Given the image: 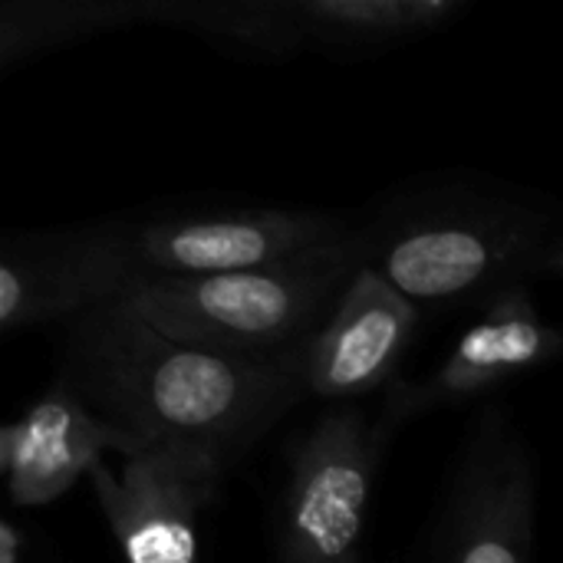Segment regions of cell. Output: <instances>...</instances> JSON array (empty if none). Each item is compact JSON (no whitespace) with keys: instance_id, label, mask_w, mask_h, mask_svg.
I'll use <instances>...</instances> for the list:
<instances>
[{"instance_id":"cell-1","label":"cell","mask_w":563,"mask_h":563,"mask_svg":"<svg viewBox=\"0 0 563 563\" xmlns=\"http://www.w3.org/2000/svg\"><path fill=\"white\" fill-rule=\"evenodd\" d=\"M59 383L142 445H198L221 459L307 396L303 350L228 356L175 343L125 300L66 327Z\"/></svg>"},{"instance_id":"cell-2","label":"cell","mask_w":563,"mask_h":563,"mask_svg":"<svg viewBox=\"0 0 563 563\" xmlns=\"http://www.w3.org/2000/svg\"><path fill=\"white\" fill-rule=\"evenodd\" d=\"M369 261V238L238 274L148 277L125 303L162 336L228 356H284L323 327L353 274Z\"/></svg>"},{"instance_id":"cell-3","label":"cell","mask_w":563,"mask_h":563,"mask_svg":"<svg viewBox=\"0 0 563 563\" xmlns=\"http://www.w3.org/2000/svg\"><path fill=\"white\" fill-rule=\"evenodd\" d=\"M544 214L511 201L442 198L389 218L369 238L376 267L416 307L488 303L518 277L541 271Z\"/></svg>"},{"instance_id":"cell-4","label":"cell","mask_w":563,"mask_h":563,"mask_svg":"<svg viewBox=\"0 0 563 563\" xmlns=\"http://www.w3.org/2000/svg\"><path fill=\"white\" fill-rule=\"evenodd\" d=\"M386 439L353 406L297 442L280 501V563H363L366 511Z\"/></svg>"},{"instance_id":"cell-5","label":"cell","mask_w":563,"mask_h":563,"mask_svg":"<svg viewBox=\"0 0 563 563\" xmlns=\"http://www.w3.org/2000/svg\"><path fill=\"white\" fill-rule=\"evenodd\" d=\"M142 264L135 231L119 224L7 234L0 247L3 333L76 323L129 297Z\"/></svg>"},{"instance_id":"cell-6","label":"cell","mask_w":563,"mask_h":563,"mask_svg":"<svg viewBox=\"0 0 563 563\" xmlns=\"http://www.w3.org/2000/svg\"><path fill=\"white\" fill-rule=\"evenodd\" d=\"M534 459L501 409H488L459 459L435 563H531Z\"/></svg>"},{"instance_id":"cell-7","label":"cell","mask_w":563,"mask_h":563,"mask_svg":"<svg viewBox=\"0 0 563 563\" xmlns=\"http://www.w3.org/2000/svg\"><path fill=\"white\" fill-rule=\"evenodd\" d=\"M224 462L198 445H148L92 472L96 501L129 563H195L198 515L214 498Z\"/></svg>"},{"instance_id":"cell-8","label":"cell","mask_w":563,"mask_h":563,"mask_svg":"<svg viewBox=\"0 0 563 563\" xmlns=\"http://www.w3.org/2000/svg\"><path fill=\"white\" fill-rule=\"evenodd\" d=\"M346 238V224L320 211L238 208L148 221L135 228V254L148 277H211L284 264Z\"/></svg>"},{"instance_id":"cell-9","label":"cell","mask_w":563,"mask_h":563,"mask_svg":"<svg viewBox=\"0 0 563 563\" xmlns=\"http://www.w3.org/2000/svg\"><path fill=\"white\" fill-rule=\"evenodd\" d=\"M563 353V330L544 323L531 294L518 284L482 307V317L459 336L455 350L422 383H396L376 419V432L389 442L406 419L468 402L515 376L534 373Z\"/></svg>"},{"instance_id":"cell-10","label":"cell","mask_w":563,"mask_h":563,"mask_svg":"<svg viewBox=\"0 0 563 563\" xmlns=\"http://www.w3.org/2000/svg\"><path fill=\"white\" fill-rule=\"evenodd\" d=\"M419 323L422 307L363 264L303 346L307 396L356 402L379 393L396 379Z\"/></svg>"},{"instance_id":"cell-11","label":"cell","mask_w":563,"mask_h":563,"mask_svg":"<svg viewBox=\"0 0 563 563\" xmlns=\"http://www.w3.org/2000/svg\"><path fill=\"white\" fill-rule=\"evenodd\" d=\"M145 449L125 429L92 412L66 383H56L0 432V468L13 505L43 508L79 478H92L109 452L132 459Z\"/></svg>"},{"instance_id":"cell-12","label":"cell","mask_w":563,"mask_h":563,"mask_svg":"<svg viewBox=\"0 0 563 563\" xmlns=\"http://www.w3.org/2000/svg\"><path fill=\"white\" fill-rule=\"evenodd\" d=\"M135 23H162V0H13L0 10V66Z\"/></svg>"},{"instance_id":"cell-13","label":"cell","mask_w":563,"mask_h":563,"mask_svg":"<svg viewBox=\"0 0 563 563\" xmlns=\"http://www.w3.org/2000/svg\"><path fill=\"white\" fill-rule=\"evenodd\" d=\"M310 49L369 53L452 23L465 0H294Z\"/></svg>"},{"instance_id":"cell-14","label":"cell","mask_w":563,"mask_h":563,"mask_svg":"<svg viewBox=\"0 0 563 563\" xmlns=\"http://www.w3.org/2000/svg\"><path fill=\"white\" fill-rule=\"evenodd\" d=\"M162 23L191 30L224 53L247 59H290L310 49L294 0H162Z\"/></svg>"},{"instance_id":"cell-15","label":"cell","mask_w":563,"mask_h":563,"mask_svg":"<svg viewBox=\"0 0 563 563\" xmlns=\"http://www.w3.org/2000/svg\"><path fill=\"white\" fill-rule=\"evenodd\" d=\"M26 551V538L20 534V528L13 521L0 525V563H23Z\"/></svg>"},{"instance_id":"cell-16","label":"cell","mask_w":563,"mask_h":563,"mask_svg":"<svg viewBox=\"0 0 563 563\" xmlns=\"http://www.w3.org/2000/svg\"><path fill=\"white\" fill-rule=\"evenodd\" d=\"M541 271H544V274H558V277H563V234L558 241L548 244V251H544V257H541Z\"/></svg>"}]
</instances>
